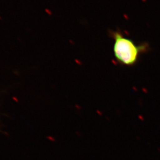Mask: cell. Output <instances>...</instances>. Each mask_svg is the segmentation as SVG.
I'll return each instance as SVG.
<instances>
[{
  "label": "cell",
  "instance_id": "6da1fadb",
  "mask_svg": "<svg viewBox=\"0 0 160 160\" xmlns=\"http://www.w3.org/2000/svg\"><path fill=\"white\" fill-rule=\"evenodd\" d=\"M110 36L114 40L113 52L118 63L125 66H135L140 55L149 48L147 43L136 44L132 40L125 37L120 31H110Z\"/></svg>",
  "mask_w": 160,
  "mask_h": 160
},
{
  "label": "cell",
  "instance_id": "7a4b0ae2",
  "mask_svg": "<svg viewBox=\"0 0 160 160\" xmlns=\"http://www.w3.org/2000/svg\"><path fill=\"white\" fill-rule=\"evenodd\" d=\"M2 20V17H1V16H0V20Z\"/></svg>",
  "mask_w": 160,
  "mask_h": 160
}]
</instances>
